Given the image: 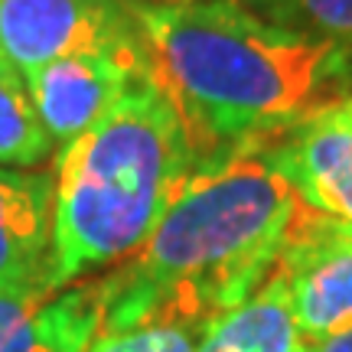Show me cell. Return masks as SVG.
Returning <instances> with one entry per match:
<instances>
[{
	"mask_svg": "<svg viewBox=\"0 0 352 352\" xmlns=\"http://www.w3.org/2000/svg\"><path fill=\"white\" fill-rule=\"evenodd\" d=\"M138 39L134 0H0V63L20 78L65 56Z\"/></svg>",
	"mask_w": 352,
	"mask_h": 352,
	"instance_id": "4",
	"label": "cell"
},
{
	"mask_svg": "<svg viewBox=\"0 0 352 352\" xmlns=\"http://www.w3.org/2000/svg\"><path fill=\"white\" fill-rule=\"evenodd\" d=\"M192 170L196 144L153 69L91 131L56 153L43 284L63 290L134 254Z\"/></svg>",
	"mask_w": 352,
	"mask_h": 352,
	"instance_id": "3",
	"label": "cell"
},
{
	"mask_svg": "<svg viewBox=\"0 0 352 352\" xmlns=\"http://www.w3.org/2000/svg\"><path fill=\"white\" fill-rule=\"evenodd\" d=\"M98 333V280L50 290L39 274L0 287V352H88Z\"/></svg>",
	"mask_w": 352,
	"mask_h": 352,
	"instance_id": "8",
	"label": "cell"
},
{
	"mask_svg": "<svg viewBox=\"0 0 352 352\" xmlns=\"http://www.w3.org/2000/svg\"><path fill=\"white\" fill-rule=\"evenodd\" d=\"M52 235V173L0 166V287L39 277Z\"/></svg>",
	"mask_w": 352,
	"mask_h": 352,
	"instance_id": "9",
	"label": "cell"
},
{
	"mask_svg": "<svg viewBox=\"0 0 352 352\" xmlns=\"http://www.w3.org/2000/svg\"><path fill=\"white\" fill-rule=\"evenodd\" d=\"M307 342L294 320L287 284L277 271L202 329L196 352H303Z\"/></svg>",
	"mask_w": 352,
	"mask_h": 352,
	"instance_id": "10",
	"label": "cell"
},
{
	"mask_svg": "<svg viewBox=\"0 0 352 352\" xmlns=\"http://www.w3.org/2000/svg\"><path fill=\"white\" fill-rule=\"evenodd\" d=\"M134 16L192 144L212 153L284 134L349 72L346 46L277 26L241 0L134 3Z\"/></svg>",
	"mask_w": 352,
	"mask_h": 352,
	"instance_id": "2",
	"label": "cell"
},
{
	"mask_svg": "<svg viewBox=\"0 0 352 352\" xmlns=\"http://www.w3.org/2000/svg\"><path fill=\"white\" fill-rule=\"evenodd\" d=\"M280 140L271 160L307 209L352 222V95L307 111Z\"/></svg>",
	"mask_w": 352,
	"mask_h": 352,
	"instance_id": "7",
	"label": "cell"
},
{
	"mask_svg": "<svg viewBox=\"0 0 352 352\" xmlns=\"http://www.w3.org/2000/svg\"><path fill=\"white\" fill-rule=\"evenodd\" d=\"M297 192L271 140L212 153L186 176L134 254L98 280L101 333L147 323L206 329L274 271Z\"/></svg>",
	"mask_w": 352,
	"mask_h": 352,
	"instance_id": "1",
	"label": "cell"
},
{
	"mask_svg": "<svg viewBox=\"0 0 352 352\" xmlns=\"http://www.w3.org/2000/svg\"><path fill=\"white\" fill-rule=\"evenodd\" d=\"M274 271L287 284L303 342L352 327V222L297 206Z\"/></svg>",
	"mask_w": 352,
	"mask_h": 352,
	"instance_id": "5",
	"label": "cell"
},
{
	"mask_svg": "<svg viewBox=\"0 0 352 352\" xmlns=\"http://www.w3.org/2000/svg\"><path fill=\"white\" fill-rule=\"evenodd\" d=\"M307 352H352V327L342 329V333H333L320 342H310Z\"/></svg>",
	"mask_w": 352,
	"mask_h": 352,
	"instance_id": "14",
	"label": "cell"
},
{
	"mask_svg": "<svg viewBox=\"0 0 352 352\" xmlns=\"http://www.w3.org/2000/svg\"><path fill=\"white\" fill-rule=\"evenodd\" d=\"M199 329L179 323H147L118 333H98L88 352H196Z\"/></svg>",
	"mask_w": 352,
	"mask_h": 352,
	"instance_id": "13",
	"label": "cell"
},
{
	"mask_svg": "<svg viewBox=\"0 0 352 352\" xmlns=\"http://www.w3.org/2000/svg\"><path fill=\"white\" fill-rule=\"evenodd\" d=\"M248 10L294 33L333 39L352 52V0H241Z\"/></svg>",
	"mask_w": 352,
	"mask_h": 352,
	"instance_id": "12",
	"label": "cell"
},
{
	"mask_svg": "<svg viewBox=\"0 0 352 352\" xmlns=\"http://www.w3.org/2000/svg\"><path fill=\"white\" fill-rule=\"evenodd\" d=\"M52 153L30 88L7 63H0V166H36Z\"/></svg>",
	"mask_w": 352,
	"mask_h": 352,
	"instance_id": "11",
	"label": "cell"
},
{
	"mask_svg": "<svg viewBox=\"0 0 352 352\" xmlns=\"http://www.w3.org/2000/svg\"><path fill=\"white\" fill-rule=\"evenodd\" d=\"M153 3H179V0H153Z\"/></svg>",
	"mask_w": 352,
	"mask_h": 352,
	"instance_id": "15",
	"label": "cell"
},
{
	"mask_svg": "<svg viewBox=\"0 0 352 352\" xmlns=\"http://www.w3.org/2000/svg\"><path fill=\"white\" fill-rule=\"evenodd\" d=\"M153 72L147 43L76 52L26 76V88L52 147H65L98 124L144 76Z\"/></svg>",
	"mask_w": 352,
	"mask_h": 352,
	"instance_id": "6",
	"label": "cell"
},
{
	"mask_svg": "<svg viewBox=\"0 0 352 352\" xmlns=\"http://www.w3.org/2000/svg\"><path fill=\"white\" fill-rule=\"evenodd\" d=\"M303 352H307V349H303Z\"/></svg>",
	"mask_w": 352,
	"mask_h": 352,
	"instance_id": "16",
	"label": "cell"
}]
</instances>
